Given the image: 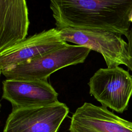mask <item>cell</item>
Here are the masks:
<instances>
[{
	"mask_svg": "<svg viewBox=\"0 0 132 132\" xmlns=\"http://www.w3.org/2000/svg\"><path fill=\"white\" fill-rule=\"evenodd\" d=\"M59 30L52 28L26 38L0 52V71L67 45Z\"/></svg>",
	"mask_w": 132,
	"mask_h": 132,
	"instance_id": "cell-6",
	"label": "cell"
},
{
	"mask_svg": "<svg viewBox=\"0 0 132 132\" xmlns=\"http://www.w3.org/2000/svg\"><path fill=\"white\" fill-rule=\"evenodd\" d=\"M58 93L47 80L6 79L3 81L2 98L12 109L44 106L56 104Z\"/></svg>",
	"mask_w": 132,
	"mask_h": 132,
	"instance_id": "cell-7",
	"label": "cell"
},
{
	"mask_svg": "<svg viewBox=\"0 0 132 132\" xmlns=\"http://www.w3.org/2000/svg\"><path fill=\"white\" fill-rule=\"evenodd\" d=\"M130 21L131 23H132V13H131V14L130 17Z\"/></svg>",
	"mask_w": 132,
	"mask_h": 132,
	"instance_id": "cell-11",
	"label": "cell"
},
{
	"mask_svg": "<svg viewBox=\"0 0 132 132\" xmlns=\"http://www.w3.org/2000/svg\"><path fill=\"white\" fill-rule=\"evenodd\" d=\"M127 39V52L129 57L127 68L132 72V27H131L126 36Z\"/></svg>",
	"mask_w": 132,
	"mask_h": 132,
	"instance_id": "cell-10",
	"label": "cell"
},
{
	"mask_svg": "<svg viewBox=\"0 0 132 132\" xmlns=\"http://www.w3.org/2000/svg\"><path fill=\"white\" fill-rule=\"evenodd\" d=\"M62 39L100 53L107 68L124 64L127 67L129 57L127 43L120 34L98 30L64 27L58 29Z\"/></svg>",
	"mask_w": 132,
	"mask_h": 132,
	"instance_id": "cell-3",
	"label": "cell"
},
{
	"mask_svg": "<svg viewBox=\"0 0 132 132\" xmlns=\"http://www.w3.org/2000/svg\"><path fill=\"white\" fill-rule=\"evenodd\" d=\"M89 93L103 106L123 113L132 95V76L119 67L101 68L90 78Z\"/></svg>",
	"mask_w": 132,
	"mask_h": 132,
	"instance_id": "cell-4",
	"label": "cell"
},
{
	"mask_svg": "<svg viewBox=\"0 0 132 132\" xmlns=\"http://www.w3.org/2000/svg\"><path fill=\"white\" fill-rule=\"evenodd\" d=\"M29 25L26 0H0V52L25 39Z\"/></svg>",
	"mask_w": 132,
	"mask_h": 132,
	"instance_id": "cell-9",
	"label": "cell"
},
{
	"mask_svg": "<svg viewBox=\"0 0 132 132\" xmlns=\"http://www.w3.org/2000/svg\"><path fill=\"white\" fill-rule=\"evenodd\" d=\"M56 28L98 29L126 36L132 0H50Z\"/></svg>",
	"mask_w": 132,
	"mask_h": 132,
	"instance_id": "cell-1",
	"label": "cell"
},
{
	"mask_svg": "<svg viewBox=\"0 0 132 132\" xmlns=\"http://www.w3.org/2000/svg\"><path fill=\"white\" fill-rule=\"evenodd\" d=\"M70 132H132V122L104 106L85 103L71 118Z\"/></svg>",
	"mask_w": 132,
	"mask_h": 132,
	"instance_id": "cell-8",
	"label": "cell"
},
{
	"mask_svg": "<svg viewBox=\"0 0 132 132\" xmlns=\"http://www.w3.org/2000/svg\"><path fill=\"white\" fill-rule=\"evenodd\" d=\"M69 109L61 102L40 107L12 109L3 132H57Z\"/></svg>",
	"mask_w": 132,
	"mask_h": 132,
	"instance_id": "cell-5",
	"label": "cell"
},
{
	"mask_svg": "<svg viewBox=\"0 0 132 132\" xmlns=\"http://www.w3.org/2000/svg\"><path fill=\"white\" fill-rule=\"evenodd\" d=\"M91 49L78 45H67L0 71L6 79L47 80L56 71L83 63Z\"/></svg>",
	"mask_w": 132,
	"mask_h": 132,
	"instance_id": "cell-2",
	"label": "cell"
}]
</instances>
